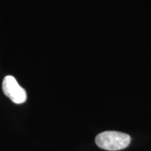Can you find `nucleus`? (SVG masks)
I'll list each match as a JSON object with an SVG mask.
<instances>
[{"label": "nucleus", "instance_id": "obj_1", "mask_svg": "<svg viewBox=\"0 0 151 151\" xmlns=\"http://www.w3.org/2000/svg\"><path fill=\"white\" fill-rule=\"evenodd\" d=\"M131 138L125 133L116 131L101 132L96 137L95 143L104 150L115 151L124 149L129 146Z\"/></svg>", "mask_w": 151, "mask_h": 151}, {"label": "nucleus", "instance_id": "obj_2", "mask_svg": "<svg viewBox=\"0 0 151 151\" xmlns=\"http://www.w3.org/2000/svg\"><path fill=\"white\" fill-rule=\"evenodd\" d=\"M2 90L4 93L13 102L20 104L27 100V92L22 88L16 79L12 76H6L3 80Z\"/></svg>", "mask_w": 151, "mask_h": 151}]
</instances>
